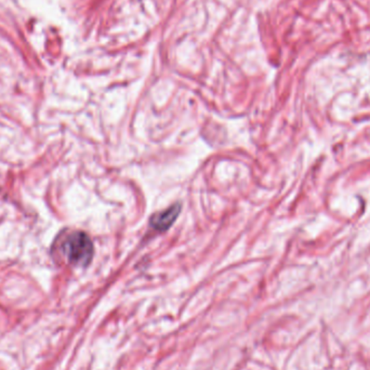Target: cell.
<instances>
[{
  "label": "cell",
  "mask_w": 370,
  "mask_h": 370,
  "mask_svg": "<svg viewBox=\"0 0 370 370\" xmlns=\"http://www.w3.org/2000/svg\"><path fill=\"white\" fill-rule=\"evenodd\" d=\"M180 212V204L172 205L164 212L153 214L150 219L151 226L154 230L159 231V232H165L174 224V221L178 218Z\"/></svg>",
  "instance_id": "2"
},
{
  "label": "cell",
  "mask_w": 370,
  "mask_h": 370,
  "mask_svg": "<svg viewBox=\"0 0 370 370\" xmlns=\"http://www.w3.org/2000/svg\"><path fill=\"white\" fill-rule=\"evenodd\" d=\"M61 249L69 263L77 266H88L95 252L90 238L81 231L69 234L62 242Z\"/></svg>",
  "instance_id": "1"
}]
</instances>
